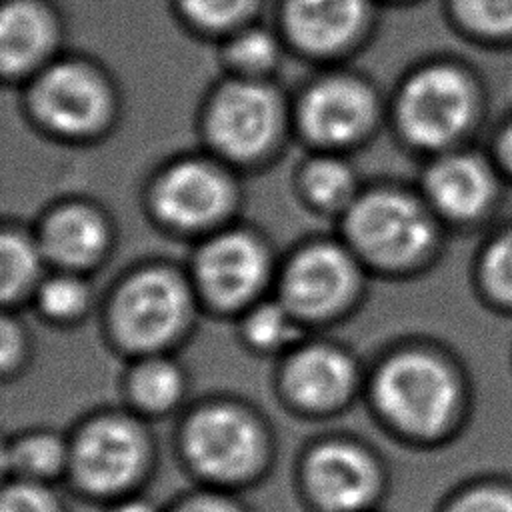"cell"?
Here are the masks:
<instances>
[{
    "instance_id": "obj_1",
    "label": "cell",
    "mask_w": 512,
    "mask_h": 512,
    "mask_svg": "<svg viewBox=\"0 0 512 512\" xmlns=\"http://www.w3.org/2000/svg\"><path fill=\"white\" fill-rule=\"evenodd\" d=\"M372 400L386 424L416 442L448 438L462 404L448 366L422 352L388 358L372 380Z\"/></svg>"
},
{
    "instance_id": "obj_2",
    "label": "cell",
    "mask_w": 512,
    "mask_h": 512,
    "mask_svg": "<svg viewBox=\"0 0 512 512\" xmlns=\"http://www.w3.org/2000/svg\"><path fill=\"white\" fill-rule=\"evenodd\" d=\"M68 442V476L82 492L98 498L126 496L150 462L144 428L126 414H98Z\"/></svg>"
},
{
    "instance_id": "obj_3",
    "label": "cell",
    "mask_w": 512,
    "mask_h": 512,
    "mask_svg": "<svg viewBox=\"0 0 512 512\" xmlns=\"http://www.w3.org/2000/svg\"><path fill=\"white\" fill-rule=\"evenodd\" d=\"M182 452L196 474L216 486H232L256 474L266 454L256 418L234 404L196 408L182 428Z\"/></svg>"
},
{
    "instance_id": "obj_4",
    "label": "cell",
    "mask_w": 512,
    "mask_h": 512,
    "mask_svg": "<svg viewBox=\"0 0 512 512\" xmlns=\"http://www.w3.org/2000/svg\"><path fill=\"white\" fill-rule=\"evenodd\" d=\"M350 248L378 266H402L420 258L434 236L428 212L408 194L372 190L344 212Z\"/></svg>"
},
{
    "instance_id": "obj_5",
    "label": "cell",
    "mask_w": 512,
    "mask_h": 512,
    "mask_svg": "<svg viewBox=\"0 0 512 512\" xmlns=\"http://www.w3.org/2000/svg\"><path fill=\"white\" fill-rule=\"evenodd\" d=\"M190 290L176 272L160 266L130 276L112 302V330L134 352L156 354L190 316Z\"/></svg>"
},
{
    "instance_id": "obj_6",
    "label": "cell",
    "mask_w": 512,
    "mask_h": 512,
    "mask_svg": "<svg viewBox=\"0 0 512 512\" xmlns=\"http://www.w3.org/2000/svg\"><path fill=\"white\" fill-rule=\"evenodd\" d=\"M396 112L408 140L422 148H440L466 128L472 114V92L458 70L430 66L406 80Z\"/></svg>"
},
{
    "instance_id": "obj_7",
    "label": "cell",
    "mask_w": 512,
    "mask_h": 512,
    "mask_svg": "<svg viewBox=\"0 0 512 512\" xmlns=\"http://www.w3.org/2000/svg\"><path fill=\"white\" fill-rule=\"evenodd\" d=\"M278 124V96L256 78H238L224 84L206 110L210 144L234 160H250L264 152L272 144Z\"/></svg>"
},
{
    "instance_id": "obj_8",
    "label": "cell",
    "mask_w": 512,
    "mask_h": 512,
    "mask_svg": "<svg viewBox=\"0 0 512 512\" xmlns=\"http://www.w3.org/2000/svg\"><path fill=\"white\" fill-rule=\"evenodd\" d=\"M34 116L60 136H90L106 120L110 92L86 64L60 60L36 74L30 90Z\"/></svg>"
},
{
    "instance_id": "obj_9",
    "label": "cell",
    "mask_w": 512,
    "mask_h": 512,
    "mask_svg": "<svg viewBox=\"0 0 512 512\" xmlns=\"http://www.w3.org/2000/svg\"><path fill=\"white\" fill-rule=\"evenodd\" d=\"M302 478L310 498L326 512H362L380 488L376 460L346 438L314 444L304 458Z\"/></svg>"
},
{
    "instance_id": "obj_10",
    "label": "cell",
    "mask_w": 512,
    "mask_h": 512,
    "mask_svg": "<svg viewBox=\"0 0 512 512\" xmlns=\"http://www.w3.org/2000/svg\"><path fill=\"white\" fill-rule=\"evenodd\" d=\"M268 254L246 230L212 234L196 252L194 278L200 292L220 308L248 304L264 286Z\"/></svg>"
},
{
    "instance_id": "obj_11",
    "label": "cell",
    "mask_w": 512,
    "mask_h": 512,
    "mask_svg": "<svg viewBox=\"0 0 512 512\" xmlns=\"http://www.w3.org/2000/svg\"><path fill=\"white\" fill-rule=\"evenodd\" d=\"M356 262L344 246L316 242L298 250L284 268L280 300L302 320L334 314L352 296Z\"/></svg>"
},
{
    "instance_id": "obj_12",
    "label": "cell",
    "mask_w": 512,
    "mask_h": 512,
    "mask_svg": "<svg viewBox=\"0 0 512 512\" xmlns=\"http://www.w3.org/2000/svg\"><path fill=\"white\" fill-rule=\"evenodd\" d=\"M232 202L224 172L202 160H182L158 176L154 206L160 218L180 232L206 230L216 224Z\"/></svg>"
},
{
    "instance_id": "obj_13",
    "label": "cell",
    "mask_w": 512,
    "mask_h": 512,
    "mask_svg": "<svg viewBox=\"0 0 512 512\" xmlns=\"http://www.w3.org/2000/svg\"><path fill=\"white\" fill-rule=\"evenodd\" d=\"M372 118V92L348 76L318 80L298 104V124L304 136L324 148L354 142L368 130Z\"/></svg>"
},
{
    "instance_id": "obj_14",
    "label": "cell",
    "mask_w": 512,
    "mask_h": 512,
    "mask_svg": "<svg viewBox=\"0 0 512 512\" xmlns=\"http://www.w3.org/2000/svg\"><path fill=\"white\" fill-rule=\"evenodd\" d=\"M282 386L288 400L306 412L336 410L350 398L356 386V366L336 346H302L288 358Z\"/></svg>"
},
{
    "instance_id": "obj_15",
    "label": "cell",
    "mask_w": 512,
    "mask_h": 512,
    "mask_svg": "<svg viewBox=\"0 0 512 512\" xmlns=\"http://www.w3.org/2000/svg\"><path fill=\"white\" fill-rule=\"evenodd\" d=\"M368 18V0H284L288 38L310 54H334L348 46Z\"/></svg>"
},
{
    "instance_id": "obj_16",
    "label": "cell",
    "mask_w": 512,
    "mask_h": 512,
    "mask_svg": "<svg viewBox=\"0 0 512 512\" xmlns=\"http://www.w3.org/2000/svg\"><path fill=\"white\" fill-rule=\"evenodd\" d=\"M36 240L46 262L80 274L102 258L108 246V228L94 208L66 204L44 218Z\"/></svg>"
},
{
    "instance_id": "obj_17",
    "label": "cell",
    "mask_w": 512,
    "mask_h": 512,
    "mask_svg": "<svg viewBox=\"0 0 512 512\" xmlns=\"http://www.w3.org/2000/svg\"><path fill=\"white\" fill-rule=\"evenodd\" d=\"M54 40V20L38 0H6L0 12V68L4 76L34 70Z\"/></svg>"
},
{
    "instance_id": "obj_18",
    "label": "cell",
    "mask_w": 512,
    "mask_h": 512,
    "mask_svg": "<svg viewBox=\"0 0 512 512\" xmlns=\"http://www.w3.org/2000/svg\"><path fill=\"white\" fill-rule=\"evenodd\" d=\"M430 204L450 218H472L492 198V178L472 156L452 154L436 160L424 178Z\"/></svg>"
},
{
    "instance_id": "obj_19",
    "label": "cell",
    "mask_w": 512,
    "mask_h": 512,
    "mask_svg": "<svg viewBox=\"0 0 512 512\" xmlns=\"http://www.w3.org/2000/svg\"><path fill=\"white\" fill-rule=\"evenodd\" d=\"M70 442L52 430H28L4 444V470L12 478L50 484L68 474Z\"/></svg>"
},
{
    "instance_id": "obj_20",
    "label": "cell",
    "mask_w": 512,
    "mask_h": 512,
    "mask_svg": "<svg viewBox=\"0 0 512 512\" xmlns=\"http://www.w3.org/2000/svg\"><path fill=\"white\" fill-rule=\"evenodd\" d=\"M46 262L36 236L18 228H4L0 236V296L16 304L36 292Z\"/></svg>"
},
{
    "instance_id": "obj_21",
    "label": "cell",
    "mask_w": 512,
    "mask_h": 512,
    "mask_svg": "<svg viewBox=\"0 0 512 512\" xmlns=\"http://www.w3.org/2000/svg\"><path fill=\"white\" fill-rule=\"evenodd\" d=\"M184 394V374L168 358H142L128 376V398L144 414L172 410Z\"/></svg>"
},
{
    "instance_id": "obj_22",
    "label": "cell",
    "mask_w": 512,
    "mask_h": 512,
    "mask_svg": "<svg viewBox=\"0 0 512 512\" xmlns=\"http://www.w3.org/2000/svg\"><path fill=\"white\" fill-rule=\"evenodd\" d=\"M300 188L312 206L332 212L348 210L356 200V178L352 168L336 156H316L300 170Z\"/></svg>"
},
{
    "instance_id": "obj_23",
    "label": "cell",
    "mask_w": 512,
    "mask_h": 512,
    "mask_svg": "<svg viewBox=\"0 0 512 512\" xmlns=\"http://www.w3.org/2000/svg\"><path fill=\"white\" fill-rule=\"evenodd\" d=\"M244 340L256 350H280L300 336V318L282 302H260L244 318Z\"/></svg>"
},
{
    "instance_id": "obj_24",
    "label": "cell",
    "mask_w": 512,
    "mask_h": 512,
    "mask_svg": "<svg viewBox=\"0 0 512 512\" xmlns=\"http://www.w3.org/2000/svg\"><path fill=\"white\" fill-rule=\"evenodd\" d=\"M438 512H512V476H474L454 488Z\"/></svg>"
},
{
    "instance_id": "obj_25",
    "label": "cell",
    "mask_w": 512,
    "mask_h": 512,
    "mask_svg": "<svg viewBox=\"0 0 512 512\" xmlns=\"http://www.w3.org/2000/svg\"><path fill=\"white\" fill-rule=\"evenodd\" d=\"M280 56L278 40L260 26H244L232 32L224 48V58L240 78L268 72Z\"/></svg>"
},
{
    "instance_id": "obj_26",
    "label": "cell",
    "mask_w": 512,
    "mask_h": 512,
    "mask_svg": "<svg viewBox=\"0 0 512 512\" xmlns=\"http://www.w3.org/2000/svg\"><path fill=\"white\" fill-rule=\"evenodd\" d=\"M34 300L46 318L54 322H68L86 310L90 290L78 272L60 270L58 274L42 278L34 292Z\"/></svg>"
},
{
    "instance_id": "obj_27",
    "label": "cell",
    "mask_w": 512,
    "mask_h": 512,
    "mask_svg": "<svg viewBox=\"0 0 512 512\" xmlns=\"http://www.w3.org/2000/svg\"><path fill=\"white\" fill-rule=\"evenodd\" d=\"M256 0H178L180 12L198 28L238 30L250 16Z\"/></svg>"
},
{
    "instance_id": "obj_28",
    "label": "cell",
    "mask_w": 512,
    "mask_h": 512,
    "mask_svg": "<svg viewBox=\"0 0 512 512\" xmlns=\"http://www.w3.org/2000/svg\"><path fill=\"white\" fill-rule=\"evenodd\" d=\"M0 512H62V508L50 484L12 478L2 490Z\"/></svg>"
},
{
    "instance_id": "obj_29",
    "label": "cell",
    "mask_w": 512,
    "mask_h": 512,
    "mask_svg": "<svg viewBox=\"0 0 512 512\" xmlns=\"http://www.w3.org/2000/svg\"><path fill=\"white\" fill-rule=\"evenodd\" d=\"M462 18L486 34L512 32V0H456Z\"/></svg>"
},
{
    "instance_id": "obj_30",
    "label": "cell",
    "mask_w": 512,
    "mask_h": 512,
    "mask_svg": "<svg viewBox=\"0 0 512 512\" xmlns=\"http://www.w3.org/2000/svg\"><path fill=\"white\" fill-rule=\"evenodd\" d=\"M482 274L494 294L512 300V232L498 238L486 250L482 260Z\"/></svg>"
},
{
    "instance_id": "obj_31",
    "label": "cell",
    "mask_w": 512,
    "mask_h": 512,
    "mask_svg": "<svg viewBox=\"0 0 512 512\" xmlns=\"http://www.w3.org/2000/svg\"><path fill=\"white\" fill-rule=\"evenodd\" d=\"M168 512H244V510L232 496L220 492L218 488H208V490L192 492L180 498Z\"/></svg>"
},
{
    "instance_id": "obj_32",
    "label": "cell",
    "mask_w": 512,
    "mask_h": 512,
    "mask_svg": "<svg viewBox=\"0 0 512 512\" xmlns=\"http://www.w3.org/2000/svg\"><path fill=\"white\" fill-rule=\"evenodd\" d=\"M0 358H2V370L8 374L10 370H14L22 358H24V348H26V340H24V332L22 326L12 320L10 316L2 318V328H0Z\"/></svg>"
},
{
    "instance_id": "obj_33",
    "label": "cell",
    "mask_w": 512,
    "mask_h": 512,
    "mask_svg": "<svg viewBox=\"0 0 512 512\" xmlns=\"http://www.w3.org/2000/svg\"><path fill=\"white\" fill-rule=\"evenodd\" d=\"M110 512H162L152 500L144 498V496H122L116 498V502L112 504Z\"/></svg>"
},
{
    "instance_id": "obj_34",
    "label": "cell",
    "mask_w": 512,
    "mask_h": 512,
    "mask_svg": "<svg viewBox=\"0 0 512 512\" xmlns=\"http://www.w3.org/2000/svg\"><path fill=\"white\" fill-rule=\"evenodd\" d=\"M500 154H502V160L504 164L508 166V170L512 172V124L506 128V132L502 134V140H500Z\"/></svg>"
}]
</instances>
